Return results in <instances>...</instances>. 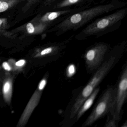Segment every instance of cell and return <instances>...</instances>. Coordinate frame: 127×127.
I'll use <instances>...</instances> for the list:
<instances>
[{"instance_id":"cell-16","label":"cell","mask_w":127,"mask_h":127,"mask_svg":"<svg viewBox=\"0 0 127 127\" xmlns=\"http://www.w3.org/2000/svg\"><path fill=\"white\" fill-rule=\"evenodd\" d=\"M82 0H63L56 5L53 9H61L77 4Z\"/></svg>"},{"instance_id":"cell-14","label":"cell","mask_w":127,"mask_h":127,"mask_svg":"<svg viewBox=\"0 0 127 127\" xmlns=\"http://www.w3.org/2000/svg\"><path fill=\"white\" fill-rule=\"evenodd\" d=\"M23 0H0V13L12 8Z\"/></svg>"},{"instance_id":"cell-18","label":"cell","mask_w":127,"mask_h":127,"mask_svg":"<svg viewBox=\"0 0 127 127\" xmlns=\"http://www.w3.org/2000/svg\"><path fill=\"white\" fill-rule=\"evenodd\" d=\"M109 114V118H108L107 121V122L105 125L104 127H115L117 126V122L118 121L113 118L111 115L110 113Z\"/></svg>"},{"instance_id":"cell-11","label":"cell","mask_w":127,"mask_h":127,"mask_svg":"<svg viewBox=\"0 0 127 127\" xmlns=\"http://www.w3.org/2000/svg\"><path fill=\"white\" fill-rule=\"evenodd\" d=\"M100 88L97 87L94 91L92 93L85 99L77 111L75 118L76 121H78L84 114L92 106L99 92Z\"/></svg>"},{"instance_id":"cell-7","label":"cell","mask_w":127,"mask_h":127,"mask_svg":"<svg viewBox=\"0 0 127 127\" xmlns=\"http://www.w3.org/2000/svg\"><path fill=\"white\" fill-rule=\"evenodd\" d=\"M48 76L46 75L41 80L21 116L17 127H24L27 124L32 114L39 104L43 91L47 83Z\"/></svg>"},{"instance_id":"cell-5","label":"cell","mask_w":127,"mask_h":127,"mask_svg":"<svg viewBox=\"0 0 127 127\" xmlns=\"http://www.w3.org/2000/svg\"><path fill=\"white\" fill-rule=\"evenodd\" d=\"M109 47L107 44L99 43L93 45L86 50L84 57L88 72H95L99 68L104 61Z\"/></svg>"},{"instance_id":"cell-9","label":"cell","mask_w":127,"mask_h":127,"mask_svg":"<svg viewBox=\"0 0 127 127\" xmlns=\"http://www.w3.org/2000/svg\"><path fill=\"white\" fill-rule=\"evenodd\" d=\"M48 26V24H44L38 22L35 17L26 24L16 29V31H23L29 34H38L45 31Z\"/></svg>"},{"instance_id":"cell-24","label":"cell","mask_w":127,"mask_h":127,"mask_svg":"<svg viewBox=\"0 0 127 127\" xmlns=\"http://www.w3.org/2000/svg\"><path fill=\"white\" fill-rule=\"evenodd\" d=\"M2 67L1 66H0V70H1L2 69Z\"/></svg>"},{"instance_id":"cell-1","label":"cell","mask_w":127,"mask_h":127,"mask_svg":"<svg viewBox=\"0 0 127 127\" xmlns=\"http://www.w3.org/2000/svg\"><path fill=\"white\" fill-rule=\"evenodd\" d=\"M119 56L118 55H114L108 57L104 61L99 68L94 72L93 77L75 100L70 111V119L75 118L77 111L83 102L98 87L115 66L119 59Z\"/></svg>"},{"instance_id":"cell-13","label":"cell","mask_w":127,"mask_h":127,"mask_svg":"<svg viewBox=\"0 0 127 127\" xmlns=\"http://www.w3.org/2000/svg\"><path fill=\"white\" fill-rule=\"evenodd\" d=\"M9 26L7 18H0V37H6L10 38L13 36V33L11 32L8 31Z\"/></svg>"},{"instance_id":"cell-3","label":"cell","mask_w":127,"mask_h":127,"mask_svg":"<svg viewBox=\"0 0 127 127\" xmlns=\"http://www.w3.org/2000/svg\"><path fill=\"white\" fill-rule=\"evenodd\" d=\"M116 91V86H110L107 88L82 127L91 126L107 114H110L113 117Z\"/></svg>"},{"instance_id":"cell-4","label":"cell","mask_w":127,"mask_h":127,"mask_svg":"<svg viewBox=\"0 0 127 127\" xmlns=\"http://www.w3.org/2000/svg\"><path fill=\"white\" fill-rule=\"evenodd\" d=\"M127 8L118 10L113 14L98 19L88 26L77 35L84 38L103 32L121 21L127 14Z\"/></svg>"},{"instance_id":"cell-17","label":"cell","mask_w":127,"mask_h":127,"mask_svg":"<svg viewBox=\"0 0 127 127\" xmlns=\"http://www.w3.org/2000/svg\"><path fill=\"white\" fill-rule=\"evenodd\" d=\"M26 4L23 7L22 10L24 12L27 11L32 5L39 2L40 0H26Z\"/></svg>"},{"instance_id":"cell-19","label":"cell","mask_w":127,"mask_h":127,"mask_svg":"<svg viewBox=\"0 0 127 127\" xmlns=\"http://www.w3.org/2000/svg\"><path fill=\"white\" fill-rule=\"evenodd\" d=\"M76 72V68L73 64L69 65L67 69L66 73L68 77L72 76Z\"/></svg>"},{"instance_id":"cell-12","label":"cell","mask_w":127,"mask_h":127,"mask_svg":"<svg viewBox=\"0 0 127 127\" xmlns=\"http://www.w3.org/2000/svg\"><path fill=\"white\" fill-rule=\"evenodd\" d=\"M71 10H62L47 12L42 16L37 15L36 18L38 22L44 24H49L50 23L64 15L70 13Z\"/></svg>"},{"instance_id":"cell-20","label":"cell","mask_w":127,"mask_h":127,"mask_svg":"<svg viewBox=\"0 0 127 127\" xmlns=\"http://www.w3.org/2000/svg\"><path fill=\"white\" fill-rule=\"evenodd\" d=\"M2 67L6 71H9L12 70L11 67L8 62L3 63L2 64Z\"/></svg>"},{"instance_id":"cell-10","label":"cell","mask_w":127,"mask_h":127,"mask_svg":"<svg viewBox=\"0 0 127 127\" xmlns=\"http://www.w3.org/2000/svg\"><path fill=\"white\" fill-rule=\"evenodd\" d=\"M13 81V76L8 72H6L2 84V92L4 101L8 105H10L11 103Z\"/></svg>"},{"instance_id":"cell-2","label":"cell","mask_w":127,"mask_h":127,"mask_svg":"<svg viewBox=\"0 0 127 127\" xmlns=\"http://www.w3.org/2000/svg\"><path fill=\"white\" fill-rule=\"evenodd\" d=\"M112 3L97 6L74 14L61 22L55 27L58 35L70 30H77L94 18L108 13L113 9Z\"/></svg>"},{"instance_id":"cell-15","label":"cell","mask_w":127,"mask_h":127,"mask_svg":"<svg viewBox=\"0 0 127 127\" xmlns=\"http://www.w3.org/2000/svg\"><path fill=\"white\" fill-rule=\"evenodd\" d=\"M11 66L12 70L13 71H21L26 64V61L22 59L17 62H16L13 59H10L8 61Z\"/></svg>"},{"instance_id":"cell-23","label":"cell","mask_w":127,"mask_h":127,"mask_svg":"<svg viewBox=\"0 0 127 127\" xmlns=\"http://www.w3.org/2000/svg\"><path fill=\"white\" fill-rule=\"evenodd\" d=\"M122 127H127V122H126L125 123V125H124V124H123V125L122 126Z\"/></svg>"},{"instance_id":"cell-6","label":"cell","mask_w":127,"mask_h":127,"mask_svg":"<svg viewBox=\"0 0 127 127\" xmlns=\"http://www.w3.org/2000/svg\"><path fill=\"white\" fill-rule=\"evenodd\" d=\"M127 96V67L126 64L123 69L116 86V94L113 117L117 121L120 120L122 116V110Z\"/></svg>"},{"instance_id":"cell-21","label":"cell","mask_w":127,"mask_h":127,"mask_svg":"<svg viewBox=\"0 0 127 127\" xmlns=\"http://www.w3.org/2000/svg\"><path fill=\"white\" fill-rule=\"evenodd\" d=\"M57 0H45L44 2V5L45 6H47L52 4L53 3L56 1Z\"/></svg>"},{"instance_id":"cell-8","label":"cell","mask_w":127,"mask_h":127,"mask_svg":"<svg viewBox=\"0 0 127 127\" xmlns=\"http://www.w3.org/2000/svg\"><path fill=\"white\" fill-rule=\"evenodd\" d=\"M64 47L62 44L58 43L37 48L32 56L34 58H39L55 56L58 55Z\"/></svg>"},{"instance_id":"cell-22","label":"cell","mask_w":127,"mask_h":127,"mask_svg":"<svg viewBox=\"0 0 127 127\" xmlns=\"http://www.w3.org/2000/svg\"><path fill=\"white\" fill-rule=\"evenodd\" d=\"M2 78L1 77H0V95H1V93H2Z\"/></svg>"}]
</instances>
